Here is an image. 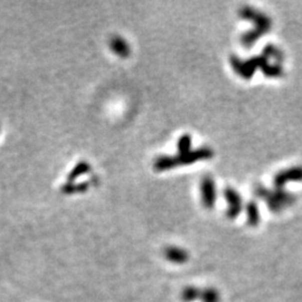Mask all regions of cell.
Segmentation results:
<instances>
[{
	"mask_svg": "<svg viewBox=\"0 0 302 302\" xmlns=\"http://www.w3.org/2000/svg\"><path fill=\"white\" fill-rule=\"evenodd\" d=\"M287 181H302V167H295L292 169L281 171L275 176L274 183L276 187H282Z\"/></svg>",
	"mask_w": 302,
	"mask_h": 302,
	"instance_id": "obj_4",
	"label": "cell"
},
{
	"mask_svg": "<svg viewBox=\"0 0 302 302\" xmlns=\"http://www.w3.org/2000/svg\"><path fill=\"white\" fill-rule=\"evenodd\" d=\"M201 193H203V201L206 207H213V204L216 198V193H215V185L212 178L206 177L201 183Z\"/></svg>",
	"mask_w": 302,
	"mask_h": 302,
	"instance_id": "obj_6",
	"label": "cell"
},
{
	"mask_svg": "<svg viewBox=\"0 0 302 302\" xmlns=\"http://www.w3.org/2000/svg\"><path fill=\"white\" fill-rule=\"evenodd\" d=\"M225 196L229 203V207L227 210V216L229 218L236 217L242 209V199L239 197L237 191H235L233 188H227L225 190Z\"/></svg>",
	"mask_w": 302,
	"mask_h": 302,
	"instance_id": "obj_5",
	"label": "cell"
},
{
	"mask_svg": "<svg viewBox=\"0 0 302 302\" xmlns=\"http://www.w3.org/2000/svg\"><path fill=\"white\" fill-rule=\"evenodd\" d=\"M260 220V213L255 203H250L247 206V223L251 226H256Z\"/></svg>",
	"mask_w": 302,
	"mask_h": 302,
	"instance_id": "obj_11",
	"label": "cell"
},
{
	"mask_svg": "<svg viewBox=\"0 0 302 302\" xmlns=\"http://www.w3.org/2000/svg\"><path fill=\"white\" fill-rule=\"evenodd\" d=\"M199 300L201 302H220V294L215 287H205L201 289Z\"/></svg>",
	"mask_w": 302,
	"mask_h": 302,
	"instance_id": "obj_9",
	"label": "cell"
},
{
	"mask_svg": "<svg viewBox=\"0 0 302 302\" xmlns=\"http://www.w3.org/2000/svg\"><path fill=\"white\" fill-rule=\"evenodd\" d=\"M201 289L195 285H187L180 292V300L183 302H194L200 299Z\"/></svg>",
	"mask_w": 302,
	"mask_h": 302,
	"instance_id": "obj_8",
	"label": "cell"
},
{
	"mask_svg": "<svg viewBox=\"0 0 302 302\" xmlns=\"http://www.w3.org/2000/svg\"><path fill=\"white\" fill-rule=\"evenodd\" d=\"M265 198L267 199V203L270 205V208L272 210H280L284 206L292 203V200H293L292 196L285 194L284 191H276V193H273V197Z\"/></svg>",
	"mask_w": 302,
	"mask_h": 302,
	"instance_id": "obj_7",
	"label": "cell"
},
{
	"mask_svg": "<svg viewBox=\"0 0 302 302\" xmlns=\"http://www.w3.org/2000/svg\"><path fill=\"white\" fill-rule=\"evenodd\" d=\"M111 47L114 52L118 53V55L127 56L129 53V46L127 43L122 40V38L114 37L111 41Z\"/></svg>",
	"mask_w": 302,
	"mask_h": 302,
	"instance_id": "obj_10",
	"label": "cell"
},
{
	"mask_svg": "<svg viewBox=\"0 0 302 302\" xmlns=\"http://www.w3.org/2000/svg\"><path fill=\"white\" fill-rule=\"evenodd\" d=\"M212 150L207 149V148H203V149H198L193 152H186L180 153V156L170 158V157H161L159 159L156 160V168L159 170L169 169L175 166L183 165V164H189V162H194L198 159H205V158L212 157Z\"/></svg>",
	"mask_w": 302,
	"mask_h": 302,
	"instance_id": "obj_1",
	"label": "cell"
},
{
	"mask_svg": "<svg viewBox=\"0 0 302 302\" xmlns=\"http://www.w3.org/2000/svg\"><path fill=\"white\" fill-rule=\"evenodd\" d=\"M190 142H191V139H190V137L188 136V134H185V136H183L180 138V140L178 142V149H179L180 153L189 152Z\"/></svg>",
	"mask_w": 302,
	"mask_h": 302,
	"instance_id": "obj_12",
	"label": "cell"
},
{
	"mask_svg": "<svg viewBox=\"0 0 302 302\" xmlns=\"http://www.w3.org/2000/svg\"><path fill=\"white\" fill-rule=\"evenodd\" d=\"M242 15L245 18L252 19V21L256 23L255 30L247 33V35L243 37V43L245 44V46H250V44H252L253 42H255L257 38L260 37L261 34L268 31V28L271 26V21L270 18L266 17L265 15H263V14L256 11H253L251 8H244Z\"/></svg>",
	"mask_w": 302,
	"mask_h": 302,
	"instance_id": "obj_2",
	"label": "cell"
},
{
	"mask_svg": "<svg viewBox=\"0 0 302 302\" xmlns=\"http://www.w3.org/2000/svg\"><path fill=\"white\" fill-rule=\"evenodd\" d=\"M164 256L167 261L174 264H185L189 260V253L183 247L168 246L164 251Z\"/></svg>",
	"mask_w": 302,
	"mask_h": 302,
	"instance_id": "obj_3",
	"label": "cell"
}]
</instances>
